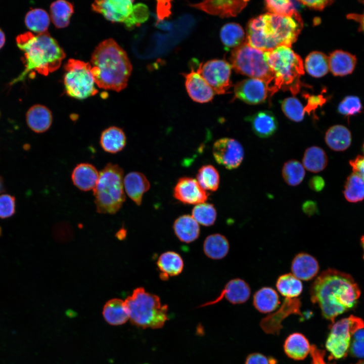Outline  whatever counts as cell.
I'll return each instance as SVG.
<instances>
[{
  "label": "cell",
  "instance_id": "94428289",
  "mask_svg": "<svg viewBox=\"0 0 364 364\" xmlns=\"http://www.w3.org/2000/svg\"><path fill=\"white\" fill-rule=\"evenodd\" d=\"M355 364H364V359L360 360L358 361Z\"/></svg>",
  "mask_w": 364,
  "mask_h": 364
},
{
  "label": "cell",
  "instance_id": "1f68e13d",
  "mask_svg": "<svg viewBox=\"0 0 364 364\" xmlns=\"http://www.w3.org/2000/svg\"><path fill=\"white\" fill-rule=\"evenodd\" d=\"M280 304L278 293L273 288L264 287L253 295V304L260 312L267 313L276 310Z\"/></svg>",
  "mask_w": 364,
  "mask_h": 364
},
{
  "label": "cell",
  "instance_id": "d590c367",
  "mask_svg": "<svg viewBox=\"0 0 364 364\" xmlns=\"http://www.w3.org/2000/svg\"><path fill=\"white\" fill-rule=\"evenodd\" d=\"M276 286L279 292L287 298H297L303 290L301 280L292 273L280 276L277 280Z\"/></svg>",
  "mask_w": 364,
  "mask_h": 364
},
{
  "label": "cell",
  "instance_id": "ffe728a7",
  "mask_svg": "<svg viewBox=\"0 0 364 364\" xmlns=\"http://www.w3.org/2000/svg\"><path fill=\"white\" fill-rule=\"evenodd\" d=\"M319 268L316 259L305 252L296 254L291 266L292 274L300 280L305 281L313 279L317 275Z\"/></svg>",
  "mask_w": 364,
  "mask_h": 364
},
{
  "label": "cell",
  "instance_id": "d6986e66",
  "mask_svg": "<svg viewBox=\"0 0 364 364\" xmlns=\"http://www.w3.org/2000/svg\"><path fill=\"white\" fill-rule=\"evenodd\" d=\"M183 75L187 93L194 101L204 103L212 100L215 95L214 92L197 71L192 70Z\"/></svg>",
  "mask_w": 364,
  "mask_h": 364
},
{
  "label": "cell",
  "instance_id": "836d02e7",
  "mask_svg": "<svg viewBox=\"0 0 364 364\" xmlns=\"http://www.w3.org/2000/svg\"><path fill=\"white\" fill-rule=\"evenodd\" d=\"M302 163L306 170L312 172H318L327 166L328 157L322 148L317 146H311L305 151Z\"/></svg>",
  "mask_w": 364,
  "mask_h": 364
},
{
  "label": "cell",
  "instance_id": "7c38bea8",
  "mask_svg": "<svg viewBox=\"0 0 364 364\" xmlns=\"http://www.w3.org/2000/svg\"><path fill=\"white\" fill-rule=\"evenodd\" d=\"M133 3L131 0L96 1L92 7L93 11L102 14L107 20L123 23L130 28L134 5Z\"/></svg>",
  "mask_w": 364,
  "mask_h": 364
},
{
  "label": "cell",
  "instance_id": "8fae6325",
  "mask_svg": "<svg viewBox=\"0 0 364 364\" xmlns=\"http://www.w3.org/2000/svg\"><path fill=\"white\" fill-rule=\"evenodd\" d=\"M232 66L228 62L213 59L201 63L197 72L210 86L215 95L226 93L232 86L231 75Z\"/></svg>",
  "mask_w": 364,
  "mask_h": 364
},
{
  "label": "cell",
  "instance_id": "f6af8a7d",
  "mask_svg": "<svg viewBox=\"0 0 364 364\" xmlns=\"http://www.w3.org/2000/svg\"><path fill=\"white\" fill-rule=\"evenodd\" d=\"M295 3L289 0H267L265 1V5L269 13L291 16L298 12Z\"/></svg>",
  "mask_w": 364,
  "mask_h": 364
},
{
  "label": "cell",
  "instance_id": "ac0fdd59",
  "mask_svg": "<svg viewBox=\"0 0 364 364\" xmlns=\"http://www.w3.org/2000/svg\"><path fill=\"white\" fill-rule=\"evenodd\" d=\"M250 293L251 289L247 283L239 278L234 279L226 284L216 299L205 303L201 306L215 304L223 298L234 304L243 303L248 300Z\"/></svg>",
  "mask_w": 364,
  "mask_h": 364
},
{
  "label": "cell",
  "instance_id": "681fc988",
  "mask_svg": "<svg viewBox=\"0 0 364 364\" xmlns=\"http://www.w3.org/2000/svg\"><path fill=\"white\" fill-rule=\"evenodd\" d=\"M278 361L272 356H267L260 353L254 352L246 357L244 364H277Z\"/></svg>",
  "mask_w": 364,
  "mask_h": 364
},
{
  "label": "cell",
  "instance_id": "6da1fadb",
  "mask_svg": "<svg viewBox=\"0 0 364 364\" xmlns=\"http://www.w3.org/2000/svg\"><path fill=\"white\" fill-rule=\"evenodd\" d=\"M310 300L320 307L322 314L332 324L335 318L354 307L360 290L347 273L328 268L315 279L310 288Z\"/></svg>",
  "mask_w": 364,
  "mask_h": 364
},
{
  "label": "cell",
  "instance_id": "74e56055",
  "mask_svg": "<svg viewBox=\"0 0 364 364\" xmlns=\"http://www.w3.org/2000/svg\"><path fill=\"white\" fill-rule=\"evenodd\" d=\"M305 67L312 77H321L329 70L328 57L320 52H312L305 59Z\"/></svg>",
  "mask_w": 364,
  "mask_h": 364
},
{
  "label": "cell",
  "instance_id": "44dd1931",
  "mask_svg": "<svg viewBox=\"0 0 364 364\" xmlns=\"http://www.w3.org/2000/svg\"><path fill=\"white\" fill-rule=\"evenodd\" d=\"M251 123L254 133L261 138L272 135L278 127L277 119L274 114L267 110L261 111L247 117Z\"/></svg>",
  "mask_w": 364,
  "mask_h": 364
},
{
  "label": "cell",
  "instance_id": "603a6c76",
  "mask_svg": "<svg viewBox=\"0 0 364 364\" xmlns=\"http://www.w3.org/2000/svg\"><path fill=\"white\" fill-rule=\"evenodd\" d=\"M123 186L127 196L137 205L141 204L144 194L150 187V182L146 176L137 171L130 172L125 175Z\"/></svg>",
  "mask_w": 364,
  "mask_h": 364
},
{
  "label": "cell",
  "instance_id": "3957f363",
  "mask_svg": "<svg viewBox=\"0 0 364 364\" xmlns=\"http://www.w3.org/2000/svg\"><path fill=\"white\" fill-rule=\"evenodd\" d=\"M16 43L23 52V71L10 83V85L33 77L35 72L47 76L57 70L65 53L57 41L47 31L34 34L26 32L18 35Z\"/></svg>",
  "mask_w": 364,
  "mask_h": 364
},
{
  "label": "cell",
  "instance_id": "7402d4cb",
  "mask_svg": "<svg viewBox=\"0 0 364 364\" xmlns=\"http://www.w3.org/2000/svg\"><path fill=\"white\" fill-rule=\"evenodd\" d=\"M99 176L97 168L88 163L78 164L71 173V179L73 185L83 191L94 190Z\"/></svg>",
  "mask_w": 364,
  "mask_h": 364
},
{
  "label": "cell",
  "instance_id": "ba28073f",
  "mask_svg": "<svg viewBox=\"0 0 364 364\" xmlns=\"http://www.w3.org/2000/svg\"><path fill=\"white\" fill-rule=\"evenodd\" d=\"M264 52L251 47L245 41L232 51L230 64L237 73L266 81L274 94V77L264 59Z\"/></svg>",
  "mask_w": 364,
  "mask_h": 364
},
{
  "label": "cell",
  "instance_id": "83f0119b",
  "mask_svg": "<svg viewBox=\"0 0 364 364\" xmlns=\"http://www.w3.org/2000/svg\"><path fill=\"white\" fill-rule=\"evenodd\" d=\"M173 228L178 239L184 243L194 241L200 234L198 223L190 215L185 214L178 217L174 222Z\"/></svg>",
  "mask_w": 364,
  "mask_h": 364
},
{
  "label": "cell",
  "instance_id": "f546056e",
  "mask_svg": "<svg viewBox=\"0 0 364 364\" xmlns=\"http://www.w3.org/2000/svg\"><path fill=\"white\" fill-rule=\"evenodd\" d=\"M157 264L162 280L168 279L169 277L177 276L184 268V261L180 255L174 251H167L159 257Z\"/></svg>",
  "mask_w": 364,
  "mask_h": 364
},
{
  "label": "cell",
  "instance_id": "ee69618b",
  "mask_svg": "<svg viewBox=\"0 0 364 364\" xmlns=\"http://www.w3.org/2000/svg\"><path fill=\"white\" fill-rule=\"evenodd\" d=\"M281 107L284 114L291 120L297 122L303 120L305 111L297 98L289 97L284 99L282 102Z\"/></svg>",
  "mask_w": 364,
  "mask_h": 364
},
{
  "label": "cell",
  "instance_id": "b9f144b4",
  "mask_svg": "<svg viewBox=\"0 0 364 364\" xmlns=\"http://www.w3.org/2000/svg\"><path fill=\"white\" fill-rule=\"evenodd\" d=\"M197 180L204 190L215 191L219 185V174L217 170L212 165L202 166L198 170Z\"/></svg>",
  "mask_w": 364,
  "mask_h": 364
},
{
  "label": "cell",
  "instance_id": "bcb514c9",
  "mask_svg": "<svg viewBox=\"0 0 364 364\" xmlns=\"http://www.w3.org/2000/svg\"><path fill=\"white\" fill-rule=\"evenodd\" d=\"M362 109L360 99L356 96L345 97L339 104L338 111L339 113L349 116L359 113Z\"/></svg>",
  "mask_w": 364,
  "mask_h": 364
},
{
  "label": "cell",
  "instance_id": "8d00e7d4",
  "mask_svg": "<svg viewBox=\"0 0 364 364\" xmlns=\"http://www.w3.org/2000/svg\"><path fill=\"white\" fill-rule=\"evenodd\" d=\"M220 38L223 44L227 49H235L245 41L243 29L239 24L236 23L224 24L220 29Z\"/></svg>",
  "mask_w": 364,
  "mask_h": 364
},
{
  "label": "cell",
  "instance_id": "30bf717a",
  "mask_svg": "<svg viewBox=\"0 0 364 364\" xmlns=\"http://www.w3.org/2000/svg\"><path fill=\"white\" fill-rule=\"evenodd\" d=\"M364 328L361 318L350 315L334 323L326 341V348L329 352V360L345 357L348 352L353 334Z\"/></svg>",
  "mask_w": 364,
  "mask_h": 364
},
{
  "label": "cell",
  "instance_id": "be15d7a7",
  "mask_svg": "<svg viewBox=\"0 0 364 364\" xmlns=\"http://www.w3.org/2000/svg\"><path fill=\"white\" fill-rule=\"evenodd\" d=\"M363 151H364V143H363Z\"/></svg>",
  "mask_w": 364,
  "mask_h": 364
},
{
  "label": "cell",
  "instance_id": "7bdbcfd3",
  "mask_svg": "<svg viewBox=\"0 0 364 364\" xmlns=\"http://www.w3.org/2000/svg\"><path fill=\"white\" fill-rule=\"evenodd\" d=\"M216 215V211L214 206L205 202L196 205L192 212V216L195 220L198 223L206 226L214 224Z\"/></svg>",
  "mask_w": 364,
  "mask_h": 364
},
{
  "label": "cell",
  "instance_id": "f1b7e54d",
  "mask_svg": "<svg viewBox=\"0 0 364 364\" xmlns=\"http://www.w3.org/2000/svg\"><path fill=\"white\" fill-rule=\"evenodd\" d=\"M351 134L349 130L342 125H335L326 132L325 141L327 146L335 151H343L350 146Z\"/></svg>",
  "mask_w": 364,
  "mask_h": 364
},
{
  "label": "cell",
  "instance_id": "c3c4849f",
  "mask_svg": "<svg viewBox=\"0 0 364 364\" xmlns=\"http://www.w3.org/2000/svg\"><path fill=\"white\" fill-rule=\"evenodd\" d=\"M15 212V198L9 194L0 195V218L12 216Z\"/></svg>",
  "mask_w": 364,
  "mask_h": 364
},
{
  "label": "cell",
  "instance_id": "f5cc1de1",
  "mask_svg": "<svg viewBox=\"0 0 364 364\" xmlns=\"http://www.w3.org/2000/svg\"><path fill=\"white\" fill-rule=\"evenodd\" d=\"M353 173L359 176L364 181V155H358L349 161Z\"/></svg>",
  "mask_w": 364,
  "mask_h": 364
},
{
  "label": "cell",
  "instance_id": "ab89813d",
  "mask_svg": "<svg viewBox=\"0 0 364 364\" xmlns=\"http://www.w3.org/2000/svg\"><path fill=\"white\" fill-rule=\"evenodd\" d=\"M343 194L346 200L349 202L361 201L364 199V181L353 172L346 179Z\"/></svg>",
  "mask_w": 364,
  "mask_h": 364
},
{
  "label": "cell",
  "instance_id": "f35d334b",
  "mask_svg": "<svg viewBox=\"0 0 364 364\" xmlns=\"http://www.w3.org/2000/svg\"><path fill=\"white\" fill-rule=\"evenodd\" d=\"M26 26L37 34L48 31L50 18L47 12L40 8L33 9L26 14L24 19Z\"/></svg>",
  "mask_w": 364,
  "mask_h": 364
},
{
  "label": "cell",
  "instance_id": "2e32d148",
  "mask_svg": "<svg viewBox=\"0 0 364 364\" xmlns=\"http://www.w3.org/2000/svg\"><path fill=\"white\" fill-rule=\"evenodd\" d=\"M208 195L196 179L190 177L179 178L173 190L174 198L186 204L196 205L205 203Z\"/></svg>",
  "mask_w": 364,
  "mask_h": 364
},
{
  "label": "cell",
  "instance_id": "277c9868",
  "mask_svg": "<svg viewBox=\"0 0 364 364\" xmlns=\"http://www.w3.org/2000/svg\"><path fill=\"white\" fill-rule=\"evenodd\" d=\"M90 63V72L99 87L118 92L126 87L132 65L126 52L114 39L100 43Z\"/></svg>",
  "mask_w": 364,
  "mask_h": 364
},
{
  "label": "cell",
  "instance_id": "4fadbf2b",
  "mask_svg": "<svg viewBox=\"0 0 364 364\" xmlns=\"http://www.w3.org/2000/svg\"><path fill=\"white\" fill-rule=\"evenodd\" d=\"M212 153L215 161L228 169L238 167L244 157V149L239 142L233 138H221L215 142Z\"/></svg>",
  "mask_w": 364,
  "mask_h": 364
},
{
  "label": "cell",
  "instance_id": "d4e9b609",
  "mask_svg": "<svg viewBox=\"0 0 364 364\" xmlns=\"http://www.w3.org/2000/svg\"><path fill=\"white\" fill-rule=\"evenodd\" d=\"M311 346L308 340L303 334L295 332L287 337L283 347L288 357L295 360H301L310 353Z\"/></svg>",
  "mask_w": 364,
  "mask_h": 364
},
{
  "label": "cell",
  "instance_id": "680465c9",
  "mask_svg": "<svg viewBox=\"0 0 364 364\" xmlns=\"http://www.w3.org/2000/svg\"><path fill=\"white\" fill-rule=\"evenodd\" d=\"M360 243H361V247H362V249H363V259H364V235L362 236L361 237V238H360Z\"/></svg>",
  "mask_w": 364,
  "mask_h": 364
},
{
  "label": "cell",
  "instance_id": "e575fe53",
  "mask_svg": "<svg viewBox=\"0 0 364 364\" xmlns=\"http://www.w3.org/2000/svg\"><path fill=\"white\" fill-rule=\"evenodd\" d=\"M73 12V5L64 0L55 1L50 6L51 20L58 28H63L69 25Z\"/></svg>",
  "mask_w": 364,
  "mask_h": 364
},
{
  "label": "cell",
  "instance_id": "484cf974",
  "mask_svg": "<svg viewBox=\"0 0 364 364\" xmlns=\"http://www.w3.org/2000/svg\"><path fill=\"white\" fill-rule=\"evenodd\" d=\"M329 70L335 76H343L351 73L356 63V58L351 54L336 50L328 57Z\"/></svg>",
  "mask_w": 364,
  "mask_h": 364
},
{
  "label": "cell",
  "instance_id": "cb8c5ba5",
  "mask_svg": "<svg viewBox=\"0 0 364 364\" xmlns=\"http://www.w3.org/2000/svg\"><path fill=\"white\" fill-rule=\"evenodd\" d=\"M26 120L30 129L36 133H42L52 125L53 116L51 110L46 106L36 104L27 111Z\"/></svg>",
  "mask_w": 364,
  "mask_h": 364
},
{
  "label": "cell",
  "instance_id": "11a10c76",
  "mask_svg": "<svg viewBox=\"0 0 364 364\" xmlns=\"http://www.w3.org/2000/svg\"><path fill=\"white\" fill-rule=\"evenodd\" d=\"M325 185L324 178L318 175L311 177L308 181L309 188L313 191L320 192L322 191Z\"/></svg>",
  "mask_w": 364,
  "mask_h": 364
},
{
  "label": "cell",
  "instance_id": "91938a15",
  "mask_svg": "<svg viewBox=\"0 0 364 364\" xmlns=\"http://www.w3.org/2000/svg\"><path fill=\"white\" fill-rule=\"evenodd\" d=\"M3 188V180L1 177H0V193L2 191Z\"/></svg>",
  "mask_w": 364,
  "mask_h": 364
},
{
  "label": "cell",
  "instance_id": "60d3db41",
  "mask_svg": "<svg viewBox=\"0 0 364 364\" xmlns=\"http://www.w3.org/2000/svg\"><path fill=\"white\" fill-rule=\"evenodd\" d=\"M282 174L284 181L288 185L296 186L299 185L304 178L305 168L300 162L291 159L284 163Z\"/></svg>",
  "mask_w": 364,
  "mask_h": 364
},
{
  "label": "cell",
  "instance_id": "7dc6e473",
  "mask_svg": "<svg viewBox=\"0 0 364 364\" xmlns=\"http://www.w3.org/2000/svg\"><path fill=\"white\" fill-rule=\"evenodd\" d=\"M348 351L353 357L364 358V328L353 334Z\"/></svg>",
  "mask_w": 364,
  "mask_h": 364
},
{
  "label": "cell",
  "instance_id": "f907efd6",
  "mask_svg": "<svg viewBox=\"0 0 364 364\" xmlns=\"http://www.w3.org/2000/svg\"><path fill=\"white\" fill-rule=\"evenodd\" d=\"M307 99V105L304 107L305 112L310 114L311 111L314 110L319 106H322L326 101L322 96H305Z\"/></svg>",
  "mask_w": 364,
  "mask_h": 364
},
{
  "label": "cell",
  "instance_id": "5bb4252c",
  "mask_svg": "<svg viewBox=\"0 0 364 364\" xmlns=\"http://www.w3.org/2000/svg\"><path fill=\"white\" fill-rule=\"evenodd\" d=\"M234 94L235 98L250 105L262 103L274 94L268 83L254 78L237 82L234 86Z\"/></svg>",
  "mask_w": 364,
  "mask_h": 364
},
{
  "label": "cell",
  "instance_id": "9f6ffc18",
  "mask_svg": "<svg viewBox=\"0 0 364 364\" xmlns=\"http://www.w3.org/2000/svg\"><path fill=\"white\" fill-rule=\"evenodd\" d=\"M362 2L364 4V1ZM346 17L349 20L357 22L359 25V30L364 32V12L360 14L350 13Z\"/></svg>",
  "mask_w": 364,
  "mask_h": 364
},
{
  "label": "cell",
  "instance_id": "8992f818",
  "mask_svg": "<svg viewBox=\"0 0 364 364\" xmlns=\"http://www.w3.org/2000/svg\"><path fill=\"white\" fill-rule=\"evenodd\" d=\"M124 303L131 323L138 327L161 328L167 320V306L162 305L158 296L143 287L135 289Z\"/></svg>",
  "mask_w": 364,
  "mask_h": 364
},
{
  "label": "cell",
  "instance_id": "7a4b0ae2",
  "mask_svg": "<svg viewBox=\"0 0 364 364\" xmlns=\"http://www.w3.org/2000/svg\"><path fill=\"white\" fill-rule=\"evenodd\" d=\"M302 27L298 12L291 16L268 13L250 20L246 41L251 47L264 52L280 46L291 47Z\"/></svg>",
  "mask_w": 364,
  "mask_h": 364
},
{
  "label": "cell",
  "instance_id": "52a82bcc",
  "mask_svg": "<svg viewBox=\"0 0 364 364\" xmlns=\"http://www.w3.org/2000/svg\"><path fill=\"white\" fill-rule=\"evenodd\" d=\"M123 179L122 168L112 163H108L99 172L93 190L98 213L113 214L120 209L125 200Z\"/></svg>",
  "mask_w": 364,
  "mask_h": 364
},
{
  "label": "cell",
  "instance_id": "4316f807",
  "mask_svg": "<svg viewBox=\"0 0 364 364\" xmlns=\"http://www.w3.org/2000/svg\"><path fill=\"white\" fill-rule=\"evenodd\" d=\"M126 138L122 129L111 126L101 133L100 144L105 152L115 154L121 151L126 145Z\"/></svg>",
  "mask_w": 364,
  "mask_h": 364
},
{
  "label": "cell",
  "instance_id": "d6a6232c",
  "mask_svg": "<svg viewBox=\"0 0 364 364\" xmlns=\"http://www.w3.org/2000/svg\"><path fill=\"white\" fill-rule=\"evenodd\" d=\"M230 245L227 239L219 234L208 236L203 244L205 255L212 259H220L228 253Z\"/></svg>",
  "mask_w": 364,
  "mask_h": 364
},
{
  "label": "cell",
  "instance_id": "4dcf8cb0",
  "mask_svg": "<svg viewBox=\"0 0 364 364\" xmlns=\"http://www.w3.org/2000/svg\"><path fill=\"white\" fill-rule=\"evenodd\" d=\"M102 314L106 322L112 326L123 325L129 319L124 301L119 298L107 301L103 307Z\"/></svg>",
  "mask_w": 364,
  "mask_h": 364
},
{
  "label": "cell",
  "instance_id": "db71d44e",
  "mask_svg": "<svg viewBox=\"0 0 364 364\" xmlns=\"http://www.w3.org/2000/svg\"><path fill=\"white\" fill-rule=\"evenodd\" d=\"M298 2L310 8L320 11L323 10L333 2L332 1L326 0L298 1Z\"/></svg>",
  "mask_w": 364,
  "mask_h": 364
},
{
  "label": "cell",
  "instance_id": "9c48e42d",
  "mask_svg": "<svg viewBox=\"0 0 364 364\" xmlns=\"http://www.w3.org/2000/svg\"><path fill=\"white\" fill-rule=\"evenodd\" d=\"M64 69V83L69 96L82 100L98 93L90 72V63L70 59L65 64Z\"/></svg>",
  "mask_w": 364,
  "mask_h": 364
},
{
  "label": "cell",
  "instance_id": "6125c7cd",
  "mask_svg": "<svg viewBox=\"0 0 364 364\" xmlns=\"http://www.w3.org/2000/svg\"><path fill=\"white\" fill-rule=\"evenodd\" d=\"M1 234H2V229H1V227L0 226V236L1 235Z\"/></svg>",
  "mask_w": 364,
  "mask_h": 364
},
{
  "label": "cell",
  "instance_id": "e0dca14e",
  "mask_svg": "<svg viewBox=\"0 0 364 364\" xmlns=\"http://www.w3.org/2000/svg\"><path fill=\"white\" fill-rule=\"evenodd\" d=\"M248 1H205L190 4L192 7L221 18L237 16L247 5Z\"/></svg>",
  "mask_w": 364,
  "mask_h": 364
},
{
  "label": "cell",
  "instance_id": "5b68a950",
  "mask_svg": "<svg viewBox=\"0 0 364 364\" xmlns=\"http://www.w3.org/2000/svg\"><path fill=\"white\" fill-rule=\"evenodd\" d=\"M264 56L273 75L275 93L281 88L293 95L298 93L301 86L300 78L304 74L300 57L285 46L264 52Z\"/></svg>",
  "mask_w": 364,
  "mask_h": 364
},
{
  "label": "cell",
  "instance_id": "816d5d0a",
  "mask_svg": "<svg viewBox=\"0 0 364 364\" xmlns=\"http://www.w3.org/2000/svg\"><path fill=\"white\" fill-rule=\"evenodd\" d=\"M310 354L311 357V364H334L327 362L325 360V350L319 349L314 344L311 345Z\"/></svg>",
  "mask_w": 364,
  "mask_h": 364
},
{
  "label": "cell",
  "instance_id": "6f0895ef",
  "mask_svg": "<svg viewBox=\"0 0 364 364\" xmlns=\"http://www.w3.org/2000/svg\"><path fill=\"white\" fill-rule=\"evenodd\" d=\"M5 35L3 30L0 28V49L4 46L5 43Z\"/></svg>",
  "mask_w": 364,
  "mask_h": 364
},
{
  "label": "cell",
  "instance_id": "9a60e30c",
  "mask_svg": "<svg viewBox=\"0 0 364 364\" xmlns=\"http://www.w3.org/2000/svg\"><path fill=\"white\" fill-rule=\"evenodd\" d=\"M301 302L300 299L285 298L279 309L274 313L263 318L260 322V326L266 333L279 335L283 328L282 322L291 314L301 316Z\"/></svg>",
  "mask_w": 364,
  "mask_h": 364
}]
</instances>
